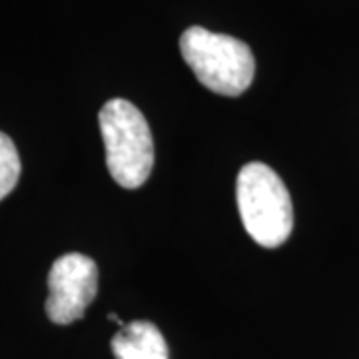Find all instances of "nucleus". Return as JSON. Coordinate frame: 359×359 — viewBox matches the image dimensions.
<instances>
[{
  "mask_svg": "<svg viewBox=\"0 0 359 359\" xmlns=\"http://www.w3.org/2000/svg\"><path fill=\"white\" fill-rule=\"evenodd\" d=\"M116 359H170L162 332L150 321H132L112 337Z\"/></svg>",
  "mask_w": 359,
  "mask_h": 359,
  "instance_id": "nucleus-5",
  "label": "nucleus"
},
{
  "mask_svg": "<svg viewBox=\"0 0 359 359\" xmlns=\"http://www.w3.org/2000/svg\"><path fill=\"white\" fill-rule=\"evenodd\" d=\"M238 212L245 231L264 248L282 245L294 230V205L282 178L262 162L245 164L236 184Z\"/></svg>",
  "mask_w": 359,
  "mask_h": 359,
  "instance_id": "nucleus-2",
  "label": "nucleus"
},
{
  "mask_svg": "<svg viewBox=\"0 0 359 359\" xmlns=\"http://www.w3.org/2000/svg\"><path fill=\"white\" fill-rule=\"evenodd\" d=\"M98 294V266L84 254H65L48 273L46 316L52 323L70 325L78 321Z\"/></svg>",
  "mask_w": 359,
  "mask_h": 359,
  "instance_id": "nucleus-4",
  "label": "nucleus"
},
{
  "mask_svg": "<svg viewBox=\"0 0 359 359\" xmlns=\"http://www.w3.org/2000/svg\"><path fill=\"white\" fill-rule=\"evenodd\" d=\"M106 166L118 186L134 190L154 168V138L140 110L124 98L106 102L98 114Z\"/></svg>",
  "mask_w": 359,
  "mask_h": 359,
  "instance_id": "nucleus-1",
  "label": "nucleus"
},
{
  "mask_svg": "<svg viewBox=\"0 0 359 359\" xmlns=\"http://www.w3.org/2000/svg\"><path fill=\"white\" fill-rule=\"evenodd\" d=\"M180 52L196 78L216 94L240 96L252 86L256 60L242 40L190 26L180 39Z\"/></svg>",
  "mask_w": 359,
  "mask_h": 359,
  "instance_id": "nucleus-3",
  "label": "nucleus"
},
{
  "mask_svg": "<svg viewBox=\"0 0 359 359\" xmlns=\"http://www.w3.org/2000/svg\"><path fill=\"white\" fill-rule=\"evenodd\" d=\"M22 164L13 138L0 132V200H4L16 188Z\"/></svg>",
  "mask_w": 359,
  "mask_h": 359,
  "instance_id": "nucleus-6",
  "label": "nucleus"
}]
</instances>
